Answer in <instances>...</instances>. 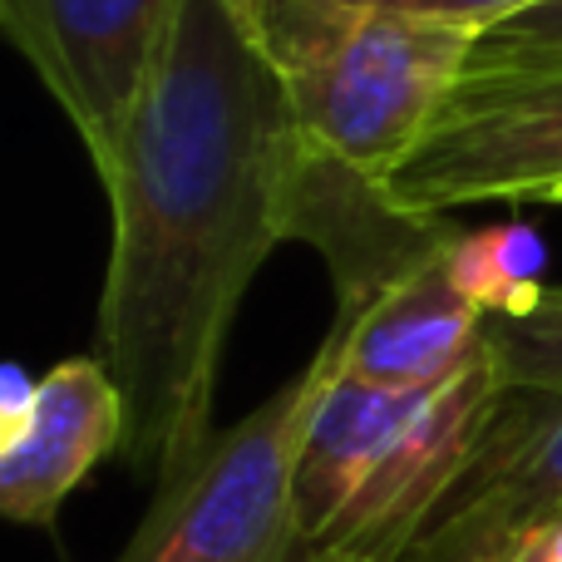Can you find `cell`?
<instances>
[{
  "label": "cell",
  "mask_w": 562,
  "mask_h": 562,
  "mask_svg": "<svg viewBox=\"0 0 562 562\" xmlns=\"http://www.w3.org/2000/svg\"><path fill=\"white\" fill-rule=\"evenodd\" d=\"M306 154L277 69L233 0H188L109 168V267L94 356L128 409L124 459L173 474L213 435L227 330L291 243Z\"/></svg>",
  "instance_id": "obj_1"
},
{
  "label": "cell",
  "mask_w": 562,
  "mask_h": 562,
  "mask_svg": "<svg viewBox=\"0 0 562 562\" xmlns=\"http://www.w3.org/2000/svg\"><path fill=\"white\" fill-rule=\"evenodd\" d=\"M277 69L301 134L385 178L474 65V30L356 0H233Z\"/></svg>",
  "instance_id": "obj_2"
},
{
  "label": "cell",
  "mask_w": 562,
  "mask_h": 562,
  "mask_svg": "<svg viewBox=\"0 0 562 562\" xmlns=\"http://www.w3.org/2000/svg\"><path fill=\"white\" fill-rule=\"evenodd\" d=\"M321 390V356L237 425L213 429L158 479L114 562H286L296 553V454Z\"/></svg>",
  "instance_id": "obj_3"
},
{
  "label": "cell",
  "mask_w": 562,
  "mask_h": 562,
  "mask_svg": "<svg viewBox=\"0 0 562 562\" xmlns=\"http://www.w3.org/2000/svg\"><path fill=\"white\" fill-rule=\"evenodd\" d=\"M405 213L562 198V65L469 69L429 134L380 178Z\"/></svg>",
  "instance_id": "obj_4"
},
{
  "label": "cell",
  "mask_w": 562,
  "mask_h": 562,
  "mask_svg": "<svg viewBox=\"0 0 562 562\" xmlns=\"http://www.w3.org/2000/svg\"><path fill=\"white\" fill-rule=\"evenodd\" d=\"M188 0H0V30L104 173Z\"/></svg>",
  "instance_id": "obj_5"
},
{
  "label": "cell",
  "mask_w": 562,
  "mask_h": 562,
  "mask_svg": "<svg viewBox=\"0 0 562 562\" xmlns=\"http://www.w3.org/2000/svg\"><path fill=\"white\" fill-rule=\"evenodd\" d=\"M498 395L504 385L488 350H479V360H469L454 380L429 385L321 548H350L360 558L400 562V553L425 533V524L469 474Z\"/></svg>",
  "instance_id": "obj_6"
},
{
  "label": "cell",
  "mask_w": 562,
  "mask_h": 562,
  "mask_svg": "<svg viewBox=\"0 0 562 562\" xmlns=\"http://www.w3.org/2000/svg\"><path fill=\"white\" fill-rule=\"evenodd\" d=\"M459 233L464 227H454L449 217L395 207L380 178L360 173L356 164L306 138L296 188H291V243L321 252L336 286V321L360 316L395 281L449 257Z\"/></svg>",
  "instance_id": "obj_7"
},
{
  "label": "cell",
  "mask_w": 562,
  "mask_h": 562,
  "mask_svg": "<svg viewBox=\"0 0 562 562\" xmlns=\"http://www.w3.org/2000/svg\"><path fill=\"white\" fill-rule=\"evenodd\" d=\"M128 409L99 356H69L35 380V400L0 429V514L10 524L49 528L65 498L124 454Z\"/></svg>",
  "instance_id": "obj_8"
},
{
  "label": "cell",
  "mask_w": 562,
  "mask_h": 562,
  "mask_svg": "<svg viewBox=\"0 0 562 562\" xmlns=\"http://www.w3.org/2000/svg\"><path fill=\"white\" fill-rule=\"evenodd\" d=\"M484 311L454 286L449 257L395 281L375 306L330 321L326 346L340 370L400 390H429L454 380L484 350Z\"/></svg>",
  "instance_id": "obj_9"
},
{
  "label": "cell",
  "mask_w": 562,
  "mask_h": 562,
  "mask_svg": "<svg viewBox=\"0 0 562 562\" xmlns=\"http://www.w3.org/2000/svg\"><path fill=\"white\" fill-rule=\"evenodd\" d=\"M321 390L301 429L296 454V553L330 538L350 498L375 474L380 454L395 445L425 390H400L340 370L336 350L321 340Z\"/></svg>",
  "instance_id": "obj_10"
},
{
  "label": "cell",
  "mask_w": 562,
  "mask_h": 562,
  "mask_svg": "<svg viewBox=\"0 0 562 562\" xmlns=\"http://www.w3.org/2000/svg\"><path fill=\"white\" fill-rule=\"evenodd\" d=\"M508 508L518 524L562 518V390H504L449 504Z\"/></svg>",
  "instance_id": "obj_11"
},
{
  "label": "cell",
  "mask_w": 562,
  "mask_h": 562,
  "mask_svg": "<svg viewBox=\"0 0 562 562\" xmlns=\"http://www.w3.org/2000/svg\"><path fill=\"white\" fill-rule=\"evenodd\" d=\"M449 277L484 316H524L553 286L548 247L528 223L464 227L449 247Z\"/></svg>",
  "instance_id": "obj_12"
},
{
  "label": "cell",
  "mask_w": 562,
  "mask_h": 562,
  "mask_svg": "<svg viewBox=\"0 0 562 562\" xmlns=\"http://www.w3.org/2000/svg\"><path fill=\"white\" fill-rule=\"evenodd\" d=\"M484 350L504 390H562V286L524 316H488Z\"/></svg>",
  "instance_id": "obj_13"
},
{
  "label": "cell",
  "mask_w": 562,
  "mask_h": 562,
  "mask_svg": "<svg viewBox=\"0 0 562 562\" xmlns=\"http://www.w3.org/2000/svg\"><path fill=\"white\" fill-rule=\"evenodd\" d=\"M528 528L518 524L508 508L488 504V498L445 504L425 524V533L400 553V562H508L514 543L528 533Z\"/></svg>",
  "instance_id": "obj_14"
},
{
  "label": "cell",
  "mask_w": 562,
  "mask_h": 562,
  "mask_svg": "<svg viewBox=\"0 0 562 562\" xmlns=\"http://www.w3.org/2000/svg\"><path fill=\"white\" fill-rule=\"evenodd\" d=\"M562 65V0H538L533 10L484 30L469 69H558Z\"/></svg>",
  "instance_id": "obj_15"
},
{
  "label": "cell",
  "mask_w": 562,
  "mask_h": 562,
  "mask_svg": "<svg viewBox=\"0 0 562 562\" xmlns=\"http://www.w3.org/2000/svg\"><path fill=\"white\" fill-rule=\"evenodd\" d=\"M356 5H380V10H400V15H419V20H439V25H459V30H484L504 25V20L533 10L538 0H356Z\"/></svg>",
  "instance_id": "obj_16"
},
{
  "label": "cell",
  "mask_w": 562,
  "mask_h": 562,
  "mask_svg": "<svg viewBox=\"0 0 562 562\" xmlns=\"http://www.w3.org/2000/svg\"><path fill=\"white\" fill-rule=\"evenodd\" d=\"M508 562H548V553H543V524H533L524 538H518L514 553H508Z\"/></svg>",
  "instance_id": "obj_17"
},
{
  "label": "cell",
  "mask_w": 562,
  "mask_h": 562,
  "mask_svg": "<svg viewBox=\"0 0 562 562\" xmlns=\"http://www.w3.org/2000/svg\"><path fill=\"white\" fill-rule=\"evenodd\" d=\"M286 562H375V558H360L350 548H311V553H291Z\"/></svg>",
  "instance_id": "obj_18"
},
{
  "label": "cell",
  "mask_w": 562,
  "mask_h": 562,
  "mask_svg": "<svg viewBox=\"0 0 562 562\" xmlns=\"http://www.w3.org/2000/svg\"><path fill=\"white\" fill-rule=\"evenodd\" d=\"M543 553L548 562H562V518H548L543 524Z\"/></svg>",
  "instance_id": "obj_19"
},
{
  "label": "cell",
  "mask_w": 562,
  "mask_h": 562,
  "mask_svg": "<svg viewBox=\"0 0 562 562\" xmlns=\"http://www.w3.org/2000/svg\"><path fill=\"white\" fill-rule=\"evenodd\" d=\"M558 207H562V198H558Z\"/></svg>",
  "instance_id": "obj_20"
}]
</instances>
